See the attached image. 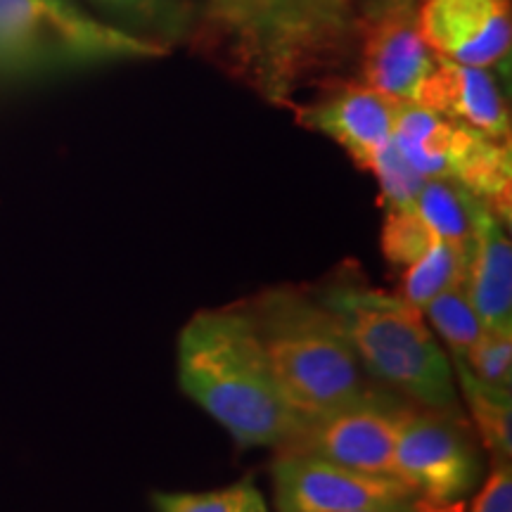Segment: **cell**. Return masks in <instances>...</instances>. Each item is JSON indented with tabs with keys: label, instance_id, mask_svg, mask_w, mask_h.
Masks as SVG:
<instances>
[{
	"label": "cell",
	"instance_id": "cell-21",
	"mask_svg": "<svg viewBox=\"0 0 512 512\" xmlns=\"http://www.w3.org/2000/svg\"><path fill=\"white\" fill-rule=\"evenodd\" d=\"M434 242H437L434 233L415 214L411 204L408 207L387 209L382 230V249L392 264L408 266L422 252H427Z\"/></svg>",
	"mask_w": 512,
	"mask_h": 512
},
{
	"label": "cell",
	"instance_id": "cell-12",
	"mask_svg": "<svg viewBox=\"0 0 512 512\" xmlns=\"http://www.w3.org/2000/svg\"><path fill=\"white\" fill-rule=\"evenodd\" d=\"M399 105L363 83H349L316 105L302 107L299 121L335 140L361 169L370 171L377 152L392 140Z\"/></svg>",
	"mask_w": 512,
	"mask_h": 512
},
{
	"label": "cell",
	"instance_id": "cell-10",
	"mask_svg": "<svg viewBox=\"0 0 512 512\" xmlns=\"http://www.w3.org/2000/svg\"><path fill=\"white\" fill-rule=\"evenodd\" d=\"M418 29L434 53L491 67L510 53V0H422Z\"/></svg>",
	"mask_w": 512,
	"mask_h": 512
},
{
	"label": "cell",
	"instance_id": "cell-13",
	"mask_svg": "<svg viewBox=\"0 0 512 512\" xmlns=\"http://www.w3.org/2000/svg\"><path fill=\"white\" fill-rule=\"evenodd\" d=\"M415 105L510 143L508 105L486 67H470L439 55L430 76L422 81Z\"/></svg>",
	"mask_w": 512,
	"mask_h": 512
},
{
	"label": "cell",
	"instance_id": "cell-22",
	"mask_svg": "<svg viewBox=\"0 0 512 512\" xmlns=\"http://www.w3.org/2000/svg\"><path fill=\"white\" fill-rule=\"evenodd\" d=\"M460 361L477 380L512 392V330H484Z\"/></svg>",
	"mask_w": 512,
	"mask_h": 512
},
{
	"label": "cell",
	"instance_id": "cell-9",
	"mask_svg": "<svg viewBox=\"0 0 512 512\" xmlns=\"http://www.w3.org/2000/svg\"><path fill=\"white\" fill-rule=\"evenodd\" d=\"M411 401L373 389L366 399L304 420L290 444L278 453H304L351 470L394 475V446Z\"/></svg>",
	"mask_w": 512,
	"mask_h": 512
},
{
	"label": "cell",
	"instance_id": "cell-2",
	"mask_svg": "<svg viewBox=\"0 0 512 512\" xmlns=\"http://www.w3.org/2000/svg\"><path fill=\"white\" fill-rule=\"evenodd\" d=\"M242 311L302 422L351 406L375 389L342 325L313 294L275 287L242 304Z\"/></svg>",
	"mask_w": 512,
	"mask_h": 512
},
{
	"label": "cell",
	"instance_id": "cell-17",
	"mask_svg": "<svg viewBox=\"0 0 512 512\" xmlns=\"http://www.w3.org/2000/svg\"><path fill=\"white\" fill-rule=\"evenodd\" d=\"M467 256H470V249L437 240L418 259L403 266L399 297L422 311L441 292L463 283Z\"/></svg>",
	"mask_w": 512,
	"mask_h": 512
},
{
	"label": "cell",
	"instance_id": "cell-14",
	"mask_svg": "<svg viewBox=\"0 0 512 512\" xmlns=\"http://www.w3.org/2000/svg\"><path fill=\"white\" fill-rule=\"evenodd\" d=\"M463 290L484 330H512V245L501 216L484 202L475 209V233Z\"/></svg>",
	"mask_w": 512,
	"mask_h": 512
},
{
	"label": "cell",
	"instance_id": "cell-20",
	"mask_svg": "<svg viewBox=\"0 0 512 512\" xmlns=\"http://www.w3.org/2000/svg\"><path fill=\"white\" fill-rule=\"evenodd\" d=\"M155 505L159 512H268L249 479L209 494H157Z\"/></svg>",
	"mask_w": 512,
	"mask_h": 512
},
{
	"label": "cell",
	"instance_id": "cell-3",
	"mask_svg": "<svg viewBox=\"0 0 512 512\" xmlns=\"http://www.w3.org/2000/svg\"><path fill=\"white\" fill-rule=\"evenodd\" d=\"M316 299L342 325L370 375L401 392L413 406L465 420L451 361L425 325L420 309L351 273L337 275L320 287Z\"/></svg>",
	"mask_w": 512,
	"mask_h": 512
},
{
	"label": "cell",
	"instance_id": "cell-19",
	"mask_svg": "<svg viewBox=\"0 0 512 512\" xmlns=\"http://www.w3.org/2000/svg\"><path fill=\"white\" fill-rule=\"evenodd\" d=\"M422 316L430 318L434 330L444 337L451 358H463L472 344L484 335V325L472 309L470 299L463 290V283L441 292L422 309Z\"/></svg>",
	"mask_w": 512,
	"mask_h": 512
},
{
	"label": "cell",
	"instance_id": "cell-16",
	"mask_svg": "<svg viewBox=\"0 0 512 512\" xmlns=\"http://www.w3.org/2000/svg\"><path fill=\"white\" fill-rule=\"evenodd\" d=\"M453 375L463 387L465 406L475 420L479 437L494 460H512V403L510 392L484 384L460 358H451Z\"/></svg>",
	"mask_w": 512,
	"mask_h": 512
},
{
	"label": "cell",
	"instance_id": "cell-11",
	"mask_svg": "<svg viewBox=\"0 0 512 512\" xmlns=\"http://www.w3.org/2000/svg\"><path fill=\"white\" fill-rule=\"evenodd\" d=\"M437 57L420 34L413 3H384L363 41V86L396 102H415Z\"/></svg>",
	"mask_w": 512,
	"mask_h": 512
},
{
	"label": "cell",
	"instance_id": "cell-25",
	"mask_svg": "<svg viewBox=\"0 0 512 512\" xmlns=\"http://www.w3.org/2000/svg\"><path fill=\"white\" fill-rule=\"evenodd\" d=\"M356 512H399V510H356Z\"/></svg>",
	"mask_w": 512,
	"mask_h": 512
},
{
	"label": "cell",
	"instance_id": "cell-4",
	"mask_svg": "<svg viewBox=\"0 0 512 512\" xmlns=\"http://www.w3.org/2000/svg\"><path fill=\"white\" fill-rule=\"evenodd\" d=\"M209 22L254 86L283 100L339 48L349 0H209Z\"/></svg>",
	"mask_w": 512,
	"mask_h": 512
},
{
	"label": "cell",
	"instance_id": "cell-23",
	"mask_svg": "<svg viewBox=\"0 0 512 512\" xmlns=\"http://www.w3.org/2000/svg\"><path fill=\"white\" fill-rule=\"evenodd\" d=\"M370 171H373L377 181H380L382 200L387 209L408 207V204H413L415 195H418L422 183H425V178L401 157L394 140H389V143L377 152Z\"/></svg>",
	"mask_w": 512,
	"mask_h": 512
},
{
	"label": "cell",
	"instance_id": "cell-24",
	"mask_svg": "<svg viewBox=\"0 0 512 512\" xmlns=\"http://www.w3.org/2000/svg\"><path fill=\"white\" fill-rule=\"evenodd\" d=\"M472 512H512V463L494 460Z\"/></svg>",
	"mask_w": 512,
	"mask_h": 512
},
{
	"label": "cell",
	"instance_id": "cell-1",
	"mask_svg": "<svg viewBox=\"0 0 512 512\" xmlns=\"http://www.w3.org/2000/svg\"><path fill=\"white\" fill-rule=\"evenodd\" d=\"M178 380L242 446L283 451L302 427L242 306L190 318L178 339Z\"/></svg>",
	"mask_w": 512,
	"mask_h": 512
},
{
	"label": "cell",
	"instance_id": "cell-6",
	"mask_svg": "<svg viewBox=\"0 0 512 512\" xmlns=\"http://www.w3.org/2000/svg\"><path fill=\"white\" fill-rule=\"evenodd\" d=\"M166 48L86 15L72 0H0V67L145 60Z\"/></svg>",
	"mask_w": 512,
	"mask_h": 512
},
{
	"label": "cell",
	"instance_id": "cell-26",
	"mask_svg": "<svg viewBox=\"0 0 512 512\" xmlns=\"http://www.w3.org/2000/svg\"><path fill=\"white\" fill-rule=\"evenodd\" d=\"M387 3H413V0H387Z\"/></svg>",
	"mask_w": 512,
	"mask_h": 512
},
{
	"label": "cell",
	"instance_id": "cell-15",
	"mask_svg": "<svg viewBox=\"0 0 512 512\" xmlns=\"http://www.w3.org/2000/svg\"><path fill=\"white\" fill-rule=\"evenodd\" d=\"M479 202V197L456 183L425 178L411 207L432 230L434 238L470 249Z\"/></svg>",
	"mask_w": 512,
	"mask_h": 512
},
{
	"label": "cell",
	"instance_id": "cell-5",
	"mask_svg": "<svg viewBox=\"0 0 512 512\" xmlns=\"http://www.w3.org/2000/svg\"><path fill=\"white\" fill-rule=\"evenodd\" d=\"M392 140L422 178L456 183L510 221V143L415 102L399 105Z\"/></svg>",
	"mask_w": 512,
	"mask_h": 512
},
{
	"label": "cell",
	"instance_id": "cell-8",
	"mask_svg": "<svg viewBox=\"0 0 512 512\" xmlns=\"http://www.w3.org/2000/svg\"><path fill=\"white\" fill-rule=\"evenodd\" d=\"M394 477L439 508L463 505L479 479V456L467 420L411 403L396 437Z\"/></svg>",
	"mask_w": 512,
	"mask_h": 512
},
{
	"label": "cell",
	"instance_id": "cell-7",
	"mask_svg": "<svg viewBox=\"0 0 512 512\" xmlns=\"http://www.w3.org/2000/svg\"><path fill=\"white\" fill-rule=\"evenodd\" d=\"M275 503L280 512H463V505L439 508L394 475L351 470L304 453H278L273 463Z\"/></svg>",
	"mask_w": 512,
	"mask_h": 512
},
{
	"label": "cell",
	"instance_id": "cell-18",
	"mask_svg": "<svg viewBox=\"0 0 512 512\" xmlns=\"http://www.w3.org/2000/svg\"><path fill=\"white\" fill-rule=\"evenodd\" d=\"M107 15L126 24L128 34L147 41H176L188 27V8L181 0H93Z\"/></svg>",
	"mask_w": 512,
	"mask_h": 512
}]
</instances>
